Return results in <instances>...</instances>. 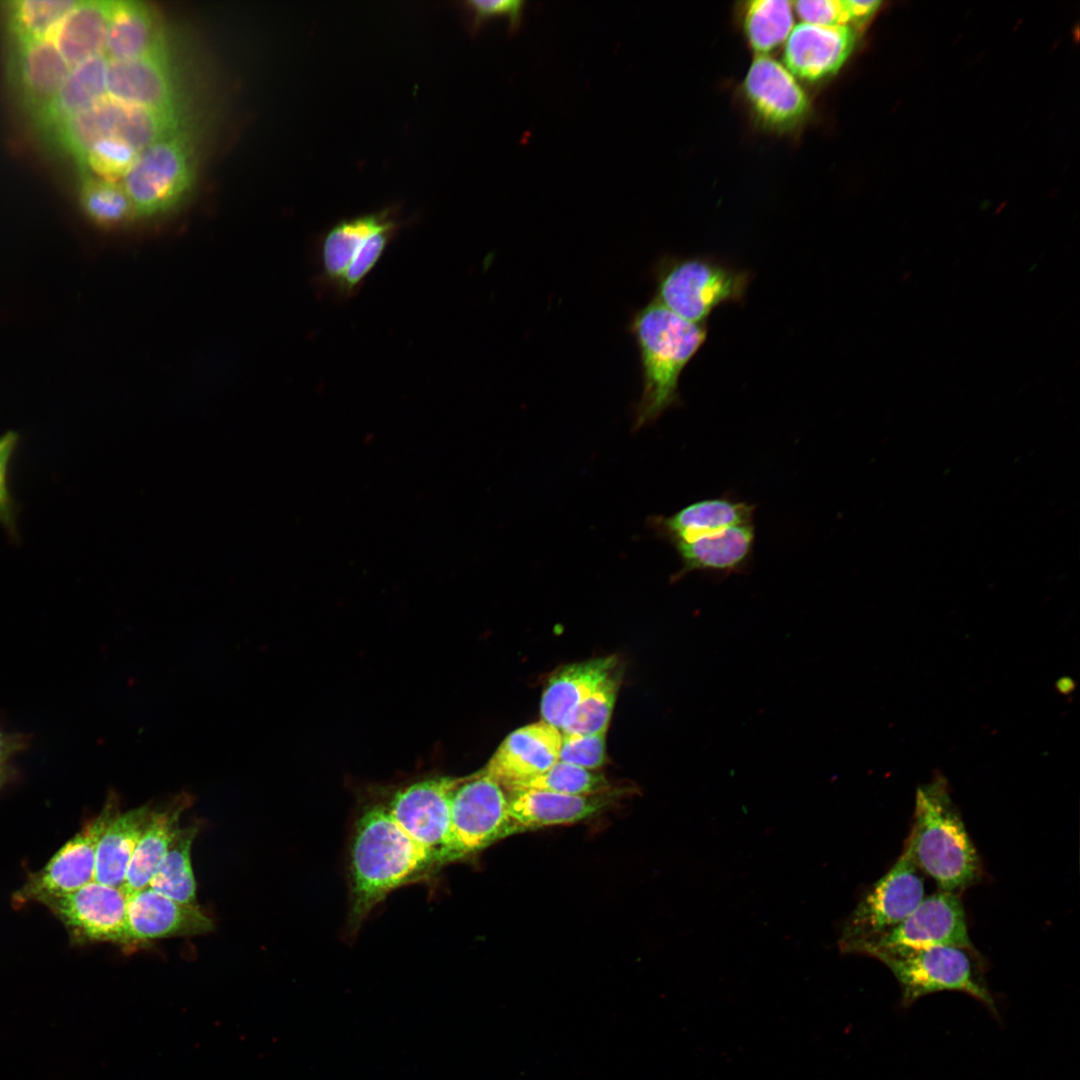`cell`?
<instances>
[{"mask_svg":"<svg viewBox=\"0 0 1080 1080\" xmlns=\"http://www.w3.org/2000/svg\"><path fill=\"white\" fill-rule=\"evenodd\" d=\"M616 656L573 663L554 673L541 698L542 721L559 730L571 710L589 696L615 669Z\"/></svg>","mask_w":1080,"mask_h":1080,"instance_id":"cell-24","label":"cell"},{"mask_svg":"<svg viewBox=\"0 0 1080 1080\" xmlns=\"http://www.w3.org/2000/svg\"><path fill=\"white\" fill-rule=\"evenodd\" d=\"M653 298L677 316L705 324L711 312L743 299L748 273L710 257H662L654 269Z\"/></svg>","mask_w":1080,"mask_h":1080,"instance_id":"cell-5","label":"cell"},{"mask_svg":"<svg viewBox=\"0 0 1080 1080\" xmlns=\"http://www.w3.org/2000/svg\"><path fill=\"white\" fill-rule=\"evenodd\" d=\"M397 230L398 225L385 228L364 242L335 288L340 296L350 297L360 288L362 282L381 259Z\"/></svg>","mask_w":1080,"mask_h":1080,"instance_id":"cell-37","label":"cell"},{"mask_svg":"<svg viewBox=\"0 0 1080 1080\" xmlns=\"http://www.w3.org/2000/svg\"><path fill=\"white\" fill-rule=\"evenodd\" d=\"M195 178L194 148L184 127L141 150L122 177L136 217L152 219L175 211Z\"/></svg>","mask_w":1080,"mask_h":1080,"instance_id":"cell-6","label":"cell"},{"mask_svg":"<svg viewBox=\"0 0 1080 1080\" xmlns=\"http://www.w3.org/2000/svg\"><path fill=\"white\" fill-rule=\"evenodd\" d=\"M924 897L922 872L903 850L844 922L839 937L841 951L856 954L863 944L903 921Z\"/></svg>","mask_w":1080,"mask_h":1080,"instance_id":"cell-8","label":"cell"},{"mask_svg":"<svg viewBox=\"0 0 1080 1080\" xmlns=\"http://www.w3.org/2000/svg\"><path fill=\"white\" fill-rule=\"evenodd\" d=\"M871 957L881 961L897 980L902 1008H908L932 993L960 991L981 1002L998 1017L995 998L975 951L950 946L886 948L875 951Z\"/></svg>","mask_w":1080,"mask_h":1080,"instance_id":"cell-4","label":"cell"},{"mask_svg":"<svg viewBox=\"0 0 1080 1080\" xmlns=\"http://www.w3.org/2000/svg\"><path fill=\"white\" fill-rule=\"evenodd\" d=\"M127 926L130 947L158 939L202 935L215 927L198 904L178 902L150 887L129 894Z\"/></svg>","mask_w":1080,"mask_h":1080,"instance_id":"cell-15","label":"cell"},{"mask_svg":"<svg viewBox=\"0 0 1080 1080\" xmlns=\"http://www.w3.org/2000/svg\"><path fill=\"white\" fill-rule=\"evenodd\" d=\"M467 8L473 16V26L479 27L481 23L491 17H506L511 31L519 28L522 22L524 4L522 0H470Z\"/></svg>","mask_w":1080,"mask_h":1080,"instance_id":"cell-41","label":"cell"},{"mask_svg":"<svg viewBox=\"0 0 1080 1080\" xmlns=\"http://www.w3.org/2000/svg\"><path fill=\"white\" fill-rule=\"evenodd\" d=\"M118 812L116 800L108 799L102 811L83 825L39 871L31 873L15 893L14 904L44 902L72 893L94 881L98 842Z\"/></svg>","mask_w":1080,"mask_h":1080,"instance_id":"cell-11","label":"cell"},{"mask_svg":"<svg viewBox=\"0 0 1080 1080\" xmlns=\"http://www.w3.org/2000/svg\"><path fill=\"white\" fill-rule=\"evenodd\" d=\"M79 199L89 219L104 229L123 228L137 219L129 194L114 180L85 176Z\"/></svg>","mask_w":1080,"mask_h":1080,"instance_id":"cell-31","label":"cell"},{"mask_svg":"<svg viewBox=\"0 0 1080 1080\" xmlns=\"http://www.w3.org/2000/svg\"><path fill=\"white\" fill-rule=\"evenodd\" d=\"M152 807L144 805L117 812L100 837L94 881L122 887L130 861L149 819Z\"/></svg>","mask_w":1080,"mask_h":1080,"instance_id":"cell-27","label":"cell"},{"mask_svg":"<svg viewBox=\"0 0 1080 1080\" xmlns=\"http://www.w3.org/2000/svg\"><path fill=\"white\" fill-rule=\"evenodd\" d=\"M506 792L509 815L520 832L584 820L605 809L613 800L608 791L591 795L538 789H511Z\"/></svg>","mask_w":1080,"mask_h":1080,"instance_id":"cell-19","label":"cell"},{"mask_svg":"<svg viewBox=\"0 0 1080 1080\" xmlns=\"http://www.w3.org/2000/svg\"><path fill=\"white\" fill-rule=\"evenodd\" d=\"M621 682L616 669L565 718L562 734H591L608 728Z\"/></svg>","mask_w":1080,"mask_h":1080,"instance_id":"cell-35","label":"cell"},{"mask_svg":"<svg viewBox=\"0 0 1080 1080\" xmlns=\"http://www.w3.org/2000/svg\"><path fill=\"white\" fill-rule=\"evenodd\" d=\"M756 506L728 497L691 503L671 516L650 519L656 533L672 545L753 523Z\"/></svg>","mask_w":1080,"mask_h":1080,"instance_id":"cell-22","label":"cell"},{"mask_svg":"<svg viewBox=\"0 0 1080 1080\" xmlns=\"http://www.w3.org/2000/svg\"><path fill=\"white\" fill-rule=\"evenodd\" d=\"M511 789H538L570 795H591L608 791L609 783L598 770H590L570 763L557 761L552 767L536 776L513 782Z\"/></svg>","mask_w":1080,"mask_h":1080,"instance_id":"cell-34","label":"cell"},{"mask_svg":"<svg viewBox=\"0 0 1080 1080\" xmlns=\"http://www.w3.org/2000/svg\"><path fill=\"white\" fill-rule=\"evenodd\" d=\"M166 41L154 10L142 1L112 0L105 56L127 59L166 49Z\"/></svg>","mask_w":1080,"mask_h":1080,"instance_id":"cell-23","label":"cell"},{"mask_svg":"<svg viewBox=\"0 0 1080 1080\" xmlns=\"http://www.w3.org/2000/svg\"><path fill=\"white\" fill-rule=\"evenodd\" d=\"M21 443V435L13 430L0 435V525L12 543L20 541L17 519L19 504L10 485L11 467Z\"/></svg>","mask_w":1080,"mask_h":1080,"instance_id":"cell-36","label":"cell"},{"mask_svg":"<svg viewBox=\"0 0 1080 1080\" xmlns=\"http://www.w3.org/2000/svg\"><path fill=\"white\" fill-rule=\"evenodd\" d=\"M431 864L430 855L400 828L386 805L366 808L351 844V923L358 926L390 892Z\"/></svg>","mask_w":1080,"mask_h":1080,"instance_id":"cell-2","label":"cell"},{"mask_svg":"<svg viewBox=\"0 0 1080 1080\" xmlns=\"http://www.w3.org/2000/svg\"><path fill=\"white\" fill-rule=\"evenodd\" d=\"M138 151L118 138H104L88 151L84 168L89 167L105 179L123 177L130 168Z\"/></svg>","mask_w":1080,"mask_h":1080,"instance_id":"cell-38","label":"cell"},{"mask_svg":"<svg viewBox=\"0 0 1080 1080\" xmlns=\"http://www.w3.org/2000/svg\"><path fill=\"white\" fill-rule=\"evenodd\" d=\"M754 543L753 523L675 543L673 546L679 555L681 568L673 576V580H679L693 571L724 575L742 572L752 558Z\"/></svg>","mask_w":1080,"mask_h":1080,"instance_id":"cell-20","label":"cell"},{"mask_svg":"<svg viewBox=\"0 0 1080 1080\" xmlns=\"http://www.w3.org/2000/svg\"><path fill=\"white\" fill-rule=\"evenodd\" d=\"M950 946L975 951L963 904L957 893L939 890L924 897L899 924L863 944L856 954L871 956L886 948Z\"/></svg>","mask_w":1080,"mask_h":1080,"instance_id":"cell-13","label":"cell"},{"mask_svg":"<svg viewBox=\"0 0 1080 1080\" xmlns=\"http://www.w3.org/2000/svg\"><path fill=\"white\" fill-rule=\"evenodd\" d=\"M607 729L591 734H562L559 761L598 770L606 761Z\"/></svg>","mask_w":1080,"mask_h":1080,"instance_id":"cell-39","label":"cell"},{"mask_svg":"<svg viewBox=\"0 0 1080 1080\" xmlns=\"http://www.w3.org/2000/svg\"><path fill=\"white\" fill-rule=\"evenodd\" d=\"M199 825L181 827L151 878L148 887L178 902L197 903L191 851Z\"/></svg>","mask_w":1080,"mask_h":1080,"instance_id":"cell-30","label":"cell"},{"mask_svg":"<svg viewBox=\"0 0 1080 1080\" xmlns=\"http://www.w3.org/2000/svg\"><path fill=\"white\" fill-rule=\"evenodd\" d=\"M794 28L793 4L787 0H755L747 3L744 29L759 55H766L786 42Z\"/></svg>","mask_w":1080,"mask_h":1080,"instance_id":"cell-32","label":"cell"},{"mask_svg":"<svg viewBox=\"0 0 1080 1080\" xmlns=\"http://www.w3.org/2000/svg\"><path fill=\"white\" fill-rule=\"evenodd\" d=\"M561 731L544 721L511 732L499 745L483 771L503 787L541 774L557 761Z\"/></svg>","mask_w":1080,"mask_h":1080,"instance_id":"cell-18","label":"cell"},{"mask_svg":"<svg viewBox=\"0 0 1080 1080\" xmlns=\"http://www.w3.org/2000/svg\"><path fill=\"white\" fill-rule=\"evenodd\" d=\"M78 2L76 0H16L7 2L9 29L17 42L50 38L58 24Z\"/></svg>","mask_w":1080,"mask_h":1080,"instance_id":"cell-33","label":"cell"},{"mask_svg":"<svg viewBox=\"0 0 1080 1080\" xmlns=\"http://www.w3.org/2000/svg\"><path fill=\"white\" fill-rule=\"evenodd\" d=\"M744 91L758 118L772 128H793L810 110L809 99L795 77L767 55H758L751 63Z\"/></svg>","mask_w":1080,"mask_h":1080,"instance_id":"cell-16","label":"cell"},{"mask_svg":"<svg viewBox=\"0 0 1080 1080\" xmlns=\"http://www.w3.org/2000/svg\"><path fill=\"white\" fill-rule=\"evenodd\" d=\"M107 64L102 55L74 66L53 101L37 115L40 124L56 131L74 114L106 98Z\"/></svg>","mask_w":1080,"mask_h":1080,"instance_id":"cell-29","label":"cell"},{"mask_svg":"<svg viewBox=\"0 0 1080 1080\" xmlns=\"http://www.w3.org/2000/svg\"><path fill=\"white\" fill-rule=\"evenodd\" d=\"M184 127L178 109L156 110L123 104L108 96L68 118L56 133L84 168L91 147L104 138H118L138 152Z\"/></svg>","mask_w":1080,"mask_h":1080,"instance_id":"cell-7","label":"cell"},{"mask_svg":"<svg viewBox=\"0 0 1080 1080\" xmlns=\"http://www.w3.org/2000/svg\"><path fill=\"white\" fill-rule=\"evenodd\" d=\"M451 830L453 860L520 832L509 815L505 788L483 770L458 778L451 797Z\"/></svg>","mask_w":1080,"mask_h":1080,"instance_id":"cell-9","label":"cell"},{"mask_svg":"<svg viewBox=\"0 0 1080 1080\" xmlns=\"http://www.w3.org/2000/svg\"><path fill=\"white\" fill-rule=\"evenodd\" d=\"M10 777V769L6 764L0 765V789L5 785Z\"/></svg>","mask_w":1080,"mask_h":1080,"instance_id":"cell-44","label":"cell"},{"mask_svg":"<svg viewBox=\"0 0 1080 1080\" xmlns=\"http://www.w3.org/2000/svg\"><path fill=\"white\" fill-rule=\"evenodd\" d=\"M128 897L123 887L92 881L43 905L64 925L75 944L111 943L130 947Z\"/></svg>","mask_w":1080,"mask_h":1080,"instance_id":"cell-12","label":"cell"},{"mask_svg":"<svg viewBox=\"0 0 1080 1080\" xmlns=\"http://www.w3.org/2000/svg\"><path fill=\"white\" fill-rule=\"evenodd\" d=\"M71 69L51 38L18 42L14 78L25 103L37 115L53 101Z\"/></svg>","mask_w":1080,"mask_h":1080,"instance_id":"cell-21","label":"cell"},{"mask_svg":"<svg viewBox=\"0 0 1080 1080\" xmlns=\"http://www.w3.org/2000/svg\"><path fill=\"white\" fill-rule=\"evenodd\" d=\"M629 330L642 371V393L634 420V430H638L679 404L680 375L705 342L707 328L684 320L652 299L633 314Z\"/></svg>","mask_w":1080,"mask_h":1080,"instance_id":"cell-1","label":"cell"},{"mask_svg":"<svg viewBox=\"0 0 1080 1080\" xmlns=\"http://www.w3.org/2000/svg\"><path fill=\"white\" fill-rule=\"evenodd\" d=\"M792 4L804 23L828 27L850 26L846 0H800Z\"/></svg>","mask_w":1080,"mask_h":1080,"instance_id":"cell-40","label":"cell"},{"mask_svg":"<svg viewBox=\"0 0 1080 1080\" xmlns=\"http://www.w3.org/2000/svg\"><path fill=\"white\" fill-rule=\"evenodd\" d=\"M851 23H862L870 18L881 5L880 1L846 0Z\"/></svg>","mask_w":1080,"mask_h":1080,"instance_id":"cell-43","label":"cell"},{"mask_svg":"<svg viewBox=\"0 0 1080 1080\" xmlns=\"http://www.w3.org/2000/svg\"><path fill=\"white\" fill-rule=\"evenodd\" d=\"M28 744L29 738L26 735L0 729V765L6 764L10 758L26 749Z\"/></svg>","mask_w":1080,"mask_h":1080,"instance_id":"cell-42","label":"cell"},{"mask_svg":"<svg viewBox=\"0 0 1080 1080\" xmlns=\"http://www.w3.org/2000/svg\"><path fill=\"white\" fill-rule=\"evenodd\" d=\"M111 0H81L51 35L58 50L73 68L105 55Z\"/></svg>","mask_w":1080,"mask_h":1080,"instance_id":"cell-26","label":"cell"},{"mask_svg":"<svg viewBox=\"0 0 1080 1080\" xmlns=\"http://www.w3.org/2000/svg\"><path fill=\"white\" fill-rule=\"evenodd\" d=\"M903 850L939 890L958 894L982 876L977 850L946 786L940 782L918 790Z\"/></svg>","mask_w":1080,"mask_h":1080,"instance_id":"cell-3","label":"cell"},{"mask_svg":"<svg viewBox=\"0 0 1080 1080\" xmlns=\"http://www.w3.org/2000/svg\"><path fill=\"white\" fill-rule=\"evenodd\" d=\"M188 801L189 799L182 795L163 807L152 808L122 886L128 894L148 887L181 828L180 818L188 806Z\"/></svg>","mask_w":1080,"mask_h":1080,"instance_id":"cell-25","label":"cell"},{"mask_svg":"<svg viewBox=\"0 0 1080 1080\" xmlns=\"http://www.w3.org/2000/svg\"><path fill=\"white\" fill-rule=\"evenodd\" d=\"M399 223L390 210L345 219L324 235L319 248L321 279L336 288L364 242L375 233Z\"/></svg>","mask_w":1080,"mask_h":1080,"instance_id":"cell-28","label":"cell"},{"mask_svg":"<svg viewBox=\"0 0 1080 1080\" xmlns=\"http://www.w3.org/2000/svg\"><path fill=\"white\" fill-rule=\"evenodd\" d=\"M856 42L849 26L796 25L784 48V63L795 77L818 81L835 74L852 53Z\"/></svg>","mask_w":1080,"mask_h":1080,"instance_id":"cell-17","label":"cell"},{"mask_svg":"<svg viewBox=\"0 0 1080 1080\" xmlns=\"http://www.w3.org/2000/svg\"><path fill=\"white\" fill-rule=\"evenodd\" d=\"M458 778L434 777L398 790L387 806L400 828L432 858L452 859L451 797Z\"/></svg>","mask_w":1080,"mask_h":1080,"instance_id":"cell-10","label":"cell"},{"mask_svg":"<svg viewBox=\"0 0 1080 1080\" xmlns=\"http://www.w3.org/2000/svg\"><path fill=\"white\" fill-rule=\"evenodd\" d=\"M107 95L123 104L156 110L178 108V95L168 50L108 59Z\"/></svg>","mask_w":1080,"mask_h":1080,"instance_id":"cell-14","label":"cell"}]
</instances>
